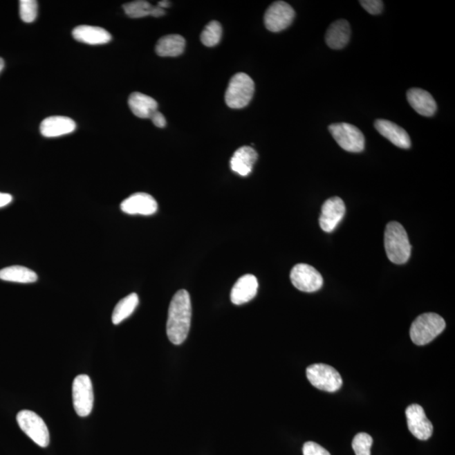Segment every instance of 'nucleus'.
<instances>
[{"label": "nucleus", "instance_id": "obj_9", "mask_svg": "<svg viewBox=\"0 0 455 455\" xmlns=\"http://www.w3.org/2000/svg\"><path fill=\"white\" fill-rule=\"evenodd\" d=\"M295 10L288 3L277 1L272 3L266 11L264 23L267 29L272 32L284 30L294 21Z\"/></svg>", "mask_w": 455, "mask_h": 455}, {"label": "nucleus", "instance_id": "obj_31", "mask_svg": "<svg viewBox=\"0 0 455 455\" xmlns=\"http://www.w3.org/2000/svg\"><path fill=\"white\" fill-rule=\"evenodd\" d=\"M149 119L157 127L162 129V127L167 126V120H165L163 114L160 113L159 111H154Z\"/></svg>", "mask_w": 455, "mask_h": 455}, {"label": "nucleus", "instance_id": "obj_34", "mask_svg": "<svg viewBox=\"0 0 455 455\" xmlns=\"http://www.w3.org/2000/svg\"><path fill=\"white\" fill-rule=\"evenodd\" d=\"M169 5H171V3H169V1H160L158 3V6H159L160 8H161V9L163 10H165V8L169 7Z\"/></svg>", "mask_w": 455, "mask_h": 455}, {"label": "nucleus", "instance_id": "obj_5", "mask_svg": "<svg viewBox=\"0 0 455 455\" xmlns=\"http://www.w3.org/2000/svg\"><path fill=\"white\" fill-rule=\"evenodd\" d=\"M329 131L338 145L346 151L360 153L365 148V138L360 129L349 123H334Z\"/></svg>", "mask_w": 455, "mask_h": 455}, {"label": "nucleus", "instance_id": "obj_12", "mask_svg": "<svg viewBox=\"0 0 455 455\" xmlns=\"http://www.w3.org/2000/svg\"><path fill=\"white\" fill-rule=\"evenodd\" d=\"M345 214L346 206L342 198L338 196L329 198L323 204L321 217H319V226L326 233L333 232L344 218Z\"/></svg>", "mask_w": 455, "mask_h": 455}, {"label": "nucleus", "instance_id": "obj_24", "mask_svg": "<svg viewBox=\"0 0 455 455\" xmlns=\"http://www.w3.org/2000/svg\"><path fill=\"white\" fill-rule=\"evenodd\" d=\"M138 303H140V299L135 292L121 299L115 306L113 317H111L114 325H118V324L129 318L133 313L135 308L138 306Z\"/></svg>", "mask_w": 455, "mask_h": 455}, {"label": "nucleus", "instance_id": "obj_14", "mask_svg": "<svg viewBox=\"0 0 455 455\" xmlns=\"http://www.w3.org/2000/svg\"><path fill=\"white\" fill-rule=\"evenodd\" d=\"M375 127L382 136L387 138L396 147L405 149L411 148L410 136H409L406 130L396 124V123L384 120V119H378L375 122Z\"/></svg>", "mask_w": 455, "mask_h": 455}, {"label": "nucleus", "instance_id": "obj_1", "mask_svg": "<svg viewBox=\"0 0 455 455\" xmlns=\"http://www.w3.org/2000/svg\"><path fill=\"white\" fill-rule=\"evenodd\" d=\"M192 303L187 290L181 289L173 297L168 311L167 333L173 344L180 345L186 340L190 331Z\"/></svg>", "mask_w": 455, "mask_h": 455}, {"label": "nucleus", "instance_id": "obj_19", "mask_svg": "<svg viewBox=\"0 0 455 455\" xmlns=\"http://www.w3.org/2000/svg\"><path fill=\"white\" fill-rule=\"evenodd\" d=\"M72 35L76 41L89 45L106 44L111 40V35L98 26H79L73 30Z\"/></svg>", "mask_w": 455, "mask_h": 455}, {"label": "nucleus", "instance_id": "obj_28", "mask_svg": "<svg viewBox=\"0 0 455 455\" xmlns=\"http://www.w3.org/2000/svg\"><path fill=\"white\" fill-rule=\"evenodd\" d=\"M37 2L35 0H21L20 1V15L21 20L26 23H32L37 17Z\"/></svg>", "mask_w": 455, "mask_h": 455}, {"label": "nucleus", "instance_id": "obj_15", "mask_svg": "<svg viewBox=\"0 0 455 455\" xmlns=\"http://www.w3.org/2000/svg\"><path fill=\"white\" fill-rule=\"evenodd\" d=\"M258 290V281L256 277L246 275L241 277L231 290V301L236 306L248 303L256 297Z\"/></svg>", "mask_w": 455, "mask_h": 455}, {"label": "nucleus", "instance_id": "obj_22", "mask_svg": "<svg viewBox=\"0 0 455 455\" xmlns=\"http://www.w3.org/2000/svg\"><path fill=\"white\" fill-rule=\"evenodd\" d=\"M186 41L180 35H168L158 41L156 51L160 57H178L183 53Z\"/></svg>", "mask_w": 455, "mask_h": 455}, {"label": "nucleus", "instance_id": "obj_27", "mask_svg": "<svg viewBox=\"0 0 455 455\" xmlns=\"http://www.w3.org/2000/svg\"><path fill=\"white\" fill-rule=\"evenodd\" d=\"M373 438L368 434L360 433L355 436L353 449L356 455H371Z\"/></svg>", "mask_w": 455, "mask_h": 455}, {"label": "nucleus", "instance_id": "obj_18", "mask_svg": "<svg viewBox=\"0 0 455 455\" xmlns=\"http://www.w3.org/2000/svg\"><path fill=\"white\" fill-rule=\"evenodd\" d=\"M258 159V154L249 146L236 150L231 158L230 167L232 171L241 176H248L252 171L253 165Z\"/></svg>", "mask_w": 455, "mask_h": 455}, {"label": "nucleus", "instance_id": "obj_26", "mask_svg": "<svg viewBox=\"0 0 455 455\" xmlns=\"http://www.w3.org/2000/svg\"><path fill=\"white\" fill-rule=\"evenodd\" d=\"M153 7L154 6L150 5L147 1L138 0V1L125 3V5L123 6V9H124L125 13L127 15H129V17L137 19L151 15Z\"/></svg>", "mask_w": 455, "mask_h": 455}, {"label": "nucleus", "instance_id": "obj_6", "mask_svg": "<svg viewBox=\"0 0 455 455\" xmlns=\"http://www.w3.org/2000/svg\"><path fill=\"white\" fill-rule=\"evenodd\" d=\"M308 381L315 388L327 392H335L342 387L340 373L330 365L315 364L307 368Z\"/></svg>", "mask_w": 455, "mask_h": 455}, {"label": "nucleus", "instance_id": "obj_33", "mask_svg": "<svg viewBox=\"0 0 455 455\" xmlns=\"http://www.w3.org/2000/svg\"><path fill=\"white\" fill-rule=\"evenodd\" d=\"M165 15V11L159 6H154L151 15L154 17H161Z\"/></svg>", "mask_w": 455, "mask_h": 455}, {"label": "nucleus", "instance_id": "obj_7", "mask_svg": "<svg viewBox=\"0 0 455 455\" xmlns=\"http://www.w3.org/2000/svg\"><path fill=\"white\" fill-rule=\"evenodd\" d=\"M17 420L21 429L38 446L41 448L48 446V429L39 416L32 411L23 410L17 414Z\"/></svg>", "mask_w": 455, "mask_h": 455}, {"label": "nucleus", "instance_id": "obj_13", "mask_svg": "<svg viewBox=\"0 0 455 455\" xmlns=\"http://www.w3.org/2000/svg\"><path fill=\"white\" fill-rule=\"evenodd\" d=\"M121 210L123 213L131 215H152L156 213L158 203L152 196L145 192H137L123 200Z\"/></svg>", "mask_w": 455, "mask_h": 455}, {"label": "nucleus", "instance_id": "obj_32", "mask_svg": "<svg viewBox=\"0 0 455 455\" xmlns=\"http://www.w3.org/2000/svg\"><path fill=\"white\" fill-rule=\"evenodd\" d=\"M12 196L0 192V207H6L12 202Z\"/></svg>", "mask_w": 455, "mask_h": 455}, {"label": "nucleus", "instance_id": "obj_2", "mask_svg": "<svg viewBox=\"0 0 455 455\" xmlns=\"http://www.w3.org/2000/svg\"><path fill=\"white\" fill-rule=\"evenodd\" d=\"M384 248L393 263H407L411 257V245L406 230L398 222L389 223L384 232Z\"/></svg>", "mask_w": 455, "mask_h": 455}, {"label": "nucleus", "instance_id": "obj_30", "mask_svg": "<svg viewBox=\"0 0 455 455\" xmlns=\"http://www.w3.org/2000/svg\"><path fill=\"white\" fill-rule=\"evenodd\" d=\"M304 455H331L322 446L314 442H307L303 447Z\"/></svg>", "mask_w": 455, "mask_h": 455}, {"label": "nucleus", "instance_id": "obj_29", "mask_svg": "<svg viewBox=\"0 0 455 455\" xmlns=\"http://www.w3.org/2000/svg\"><path fill=\"white\" fill-rule=\"evenodd\" d=\"M364 9L371 15H379L384 8V3L381 0H361L360 1Z\"/></svg>", "mask_w": 455, "mask_h": 455}, {"label": "nucleus", "instance_id": "obj_3", "mask_svg": "<svg viewBox=\"0 0 455 455\" xmlns=\"http://www.w3.org/2000/svg\"><path fill=\"white\" fill-rule=\"evenodd\" d=\"M446 327L445 319L435 313L419 315L411 324L410 337L416 345L424 346L434 341Z\"/></svg>", "mask_w": 455, "mask_h": 455}, {"label": "nucleus", "instance_id": "obj_23", "mask_svg": "<svg viewBox=\"0 0 455 455\" xmlns=\"http://www.w3.org/2000/svg\"><path fill=\"white\" fill-rule=\"evenodd\" d=\"M38 279L37 273L22 266H11L0 270V279L12 283L32 284Z\"/></svg>", "mask_w": 455, "mask_h": 455}, {"label": "nucleus", "instance_id": "obj_16", "mask_svg": "<svg viewBox=\"0 0 455 455\" xmlns=\"http://www.w3.org/2000/svg\"><path fill=\"white\" fill-rule=\"evenodd\" d=\"M76 123L71 118L53 115L44 119L40 125L41 133L46 138H56L74 132Z\"/></svg>", "mask_w": 455, "mask_h": 455}, {"label": "nucleus", "instance_id": "obj_25", "mask_svg": "<svg viewBox=\"0 0 455 455\" xmlns=\"http://www.w3.org/2000/svg\"><path fill=\"white\" fill-rule=\"evenodd\" d=\"M222 37L221 23L213 21L206 26L201 34V41L206 47H214L219 44Z\"/></svg>", "mask_w": 455, "mask_h": 455}, {"label": "nucleus", "instance_id": "obj_21", "mask_svg": "<svg viewBox=\"0 0 455 455\" xmlns=\"http://www.w3.org/2000/svg\"><path fill=\"white\" fill-rule=\"evenodd\" d=\"M129 106L132 113L140 118H150L158 111L156 100L140 92H134L129 96Z\"/></svg>", "mask_w": 455, "mask_h": 455}, {"label": "nucleus", "instance_id": "obj_35", "mask_svg": "<svg viewBox=\"0 0 455 455\" xmlns=\"http://www.w3.org/2000/svg\"><path fill=\"white\" fill-rule=\"evenodd\" d=\"M3 68H5V62L0 57V72L3 71Z\"/></svg>", "mask_w": 455, "mask_h": 455}, {"label": "nucleus", "instance_id": "obj_20", "mask_svg": "<svg viewBox=\"0 0 455 455\" xmlns=\"http://www.w3.org/2000/svg\"><path fill=\"white\" fill-rule=\"evenodd\" d=\"M351 37V27L349 21L338 20L329 26L326 34V41L328 47L340 50L348 45Z\"/></svg>", "mask_w": 455, "mask_h": 455}, {"label": "nucleus", "instance_id": "obj_4", "mask_svg": "<svg viewBox=\"0 0 455 455\" xmlns=\"http://www.w3.org/2000/svg\"><path fill=\"white\" fill-rule=\"evenodd\" d=\"M254 81L248 75L239 73L230 80L225 93L227 106L232 109H241L248 105L253 98Z\"/></svg>", "mask_w": 455, "mask_h": 455}, {"label": "nucleus", "instance_id": "obj_11", "mask_svg": "<svg viewBox=\"0 0 455 455\" xmlns=\"http://www.w3.org/2000/svg\"><path fill=\"white\" fill-rule=\"evenodd\" d=\"M406 416L409 431L419 440L425 441L433 435V424L427 419L423 408L418 404L407 408Z\"/></svg>", "mask_w": 455, "mask_h": 455}, {"label": "nucleus", "instance_id": "obj_17", "mask_svg": "<svg viewBox=\"0 0 455 455\" xmlns=\"http://www.w3.org/2000/svg\"><path fill=\"white\" fill-rule=\"evenodd\" d=\"M409 104L423 117H431L437 111V104L429 92L422 89L412 88L407 91Z\"/></svg>", "mask_w": 455, "mask_h": 455}, {"label": "nucleus", "instance_id": "obj_10", "mask_svg": "<svg viewBox=\"0 0 455 455\" xmlns=\"http://www.w3.org/2000/svg\"><path fill=\"white\" fill-rule=\"evenodd\" d=\"M292 285L306 292L318 291L323 286V277L317 270L308 264H297L290 273Z\"/></svg>", "mask_w": 455, "mask_h": 455}, {"label": "nucleus", "instance_id": "obj_8", "mask_svg": "<svg viewBox=\"0 0 455 455\" xmlns=\"http://www.w3.org/2000/svg\"><path fill=\"white\" fill-rule=\"evenodd\" d=\"M73 403L77 415L81 418L91 414L94 404L92 382L86 375L75 377L73 382Z\"/></svg>", "mask_w": 455, "mask_h": 455}]
</instances>
